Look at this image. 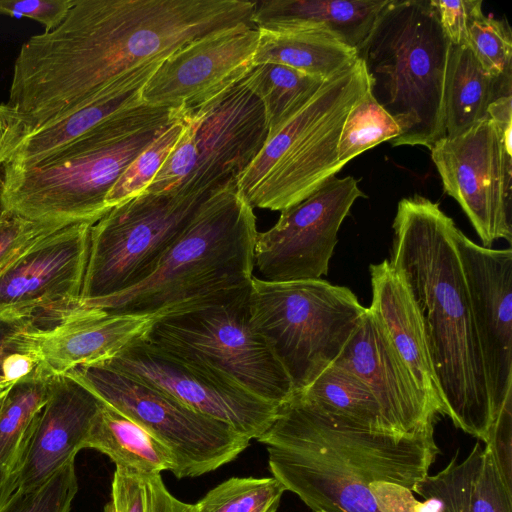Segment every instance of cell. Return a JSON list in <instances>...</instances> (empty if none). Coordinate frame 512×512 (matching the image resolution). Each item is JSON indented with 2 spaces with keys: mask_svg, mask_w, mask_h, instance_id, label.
<instances>
[{
  "mask_svg": "<svg viewBox=\"0 0 512 512\" xmlns=\"http://www.w3.org/2000/svg\"><path fill=\"white\" fill-rule=\"evenodd\" d=\"M255 1L76 0L17 54L0 131L10 144L64 117L121 75L190 42L251 25Z\"/></svg>",
  "mask_w": 512,
  "mask_h": 512,
  "instance_id": "obj_1",
  "label": "cell"
},
{
  "mask_svg": "<svg viewBox=\"0 0 512 512\" xmlns=\"http://www.w3.org/2000/svg\"><path fill=\"white\" fill-rule=\"evenodd\" d=\"M392 228L389 261L420 313L445 416L485 443L495 415L456 248L458 227L439 203L415 194L398 202Z\"/></svg>",
  "mask_w": 512,
  "mask_h": 512,
  "instance_id": "obj_2",
  "label": "cell"
},
{
  "mask_svg": "<svg viewBox=\"0 0 512 512\" xmlns=\"http://www.w3.org/2000/svg\"><path fill=\"white\" fill-rule=\"evenodd\" d=\"M181 113L140 103L28 167L0 166V211L62 224L95 223L132 161Z\"/></svg>",
  "mask_w": 512,
  "mask_h": 512,
  "instance_id": "obj_3",
  "label": "cell"
},
{
  "mask_svg": "<svg viewBox=\"0 0 512 512\" xmlns=\"http://www.w3.org/2000/svg\"><path fill=\"white\" fill-rule=\"evenodd\" d=\"M257 234L254 209L232 180L201 204L147 278L89 308L157 319L249 286Z\"/></svg>",
  "mask_w": 512,
  "mask_h": 512,
  "instance_id": "obj_4",
  "label": "cell"
},
{
  "mask_svg": "<svg viewBox=\"0 0 512 512\" xmlns=\"http://www.w3.org/2000/svg\"><path fill=\"white\" fill-rule=\"evenodd\" d=\"M451 43L429 1L389 0L356 48L374 99L397 121L393 146L445 137L444 90Z\"/></svg>",
  "mask_w": 512,
  "mask_h": 512,
  "instance_id": "obj_5",
  "label": "cell"
},
{
  "mask_svg": "<svg viewBox=\"0 0 512 512\" xmlns=\"http://www.w3.org/2000/svg\"><path fill=\"white\" fill-rule=\"evenodd\" d=\"M369 78L357 59L325 79L316 92L267 139L237 179L252 208L287 209L311 195L344 165L338 142L354 104L368 91Z\"/></svg>",
  "mask_w": 512,
  "mask_h": 512,
  "instance_id": "obj_6",
  "label": "cell"
},
{
  "mask_svg": "<svg viewBox=\"0 0 512 512\" xmlns=\"http://www.w3.org/2000/svg\"><path fill=\"white\" fill-rule=\"evenodd\" d=\"M249 307L253 327L287 372L295 393L335 362L366 310L349 288L322 278L271 282L255 276Z\"/></svg>",
  "mask_w": 512,
  "mask_h": 512,
  "instance_id": "obj_7",
  "label": "cell"
},
{
  "mask_svg": "<svg viewBox=\"0 0 512 512\" xmlns=\"http://www.w3.org/2000/svg\"><path fill=\"white\" fill-rule=\"evenodd\" d=\"M250 285L202 299L157 318L146 339L154 345L222 371L258 397L277 405L293 384L251 322Z\"/></svg>",
  "mask_w": 512,
  "mask_h": 512,
  "instance_id": "obj_8",
  "label": "cell"
},
{
  "mask_svg": "<svg viewBox=\"0 0 512 512\" xmlns=\"http://www.w3.org/2000/svg\"><path fill=\"white\" fill-rule=\"evenodd\" d=\"M214 190L145 192L96 221L90 231L80 308L92 307L147 278Z\"/></svg>",
  "mask_w": 512,
  "mask_h": 512,
  "instance_id": "obj_9",
  "label": "cell"
},
{
  "mask_svg": "<svg viewBox=\"0 0 512 512\" xmlns=\"http://www.w3.org/2000/svg\"><path fill=\"white\" fill-rule=\"evenodd\" d=\"M243 76L184 110V130L143 193L210 191L237 180L247 169L264 146L268 129L263 105Z\"/></svg>",
  "mask_w": 512,
  "mask_h": 512,
  "instance_id": "obj_10",
  "label": "cell"
},
{
  "mask_svg": "<svg viewBox=\"0 0 512 512\" xmlns=\"http://www.w3.org/2000/svg\"><path fill=\"white\" fill-rule=\"evenodd\" d=\"M165 445L177 478L197 477L236 459L250 443L231 425L201 414L173 396L104 364L68 373Z\"/></svg>",
  "mask_w": 512,
  "mask_h": 512,
  "instance_id": "obj_11",
  "label": "cell"
},
{
  "mask_svg": "<svg viewBox=\"0 0 512 512\" xmlns=\"http://www.w3.org/2000/svg\"><path fill=\"white\" fill-rule=\"evenodd\" d=\"M266 446L320 447L368 481L389 482L413 491L440 450L434 430L393 435L339 424L294 393L279 405L269 429L257 439Z\"/></svg>",
  "mask_w": 512,
  "mask_h": 512,
  "instance_id": "obj_12",
  "label": "cell"
},
{
  "mask_svg": "<svg viewBox=\"0 0 512 512\" xmlns=\"http://www.w3.org/2000/svg\"><path fill=\"white\" fill-rule=\"evenodd\" d=\"M101 364L231 425L250 440L261 437L277 416L279 405L258 397L222 371L168 352L145 337Z\"/></svg>",
  "mask_w": 512,
  "mask_h": 512,
  "instance_id": "obj_13",
  "label": "cell"
},
{
  "mask_svg": "<svg viewBox=\"0 0 512 512\" xmlns=\"http://www.w3.org/2000/svg\"><path fill=\"white\" fill-rule=\"evenodd\" d=\"M66 225L42 238L0 275V316L45 332L80 308L90 231Z\"/></svg>",
  "mask_w": 512,
  "mask_h": 512,
  "instance_id": "obj_14",
  "label": "cell"
},
{
  "mask_svg": "<svg viewBox=\"0 0 512 512\" xmlns=\"http://www.w3.org/2000/svg\"><path fill=\"white\" fill-rule=\"evenodd\" d=\"M366 197L352 176L333 175L301 202L281 211L270 229L258 232L254 267L263 280H316L327 275L339 228L354 202Z\"/></svg>",
  "mask_w": 512,
  "mask_h": 512,
  "instance_id": "obj_15",
  "label": "cell"
},
{
  "mask_svg": "<svg viewBox=\"0 0 512 512\" xmlns=\"http://www.w3.org/2000/svg\"><path fill=\"white\" fill-rule=\"evenodd\" d=\"M446 194L469 218L484 247L512 240V155L488 117L458 137L442 138L430 149Z\"/></svg>",
  "mask_w": 512,
  "mask_h": 512,
  "instance_id": "obj_16",
  "label": "cell"
},
{
  "mask_svg": "<svg viewBox=\"0 0 512 512\" xmlns=\"http://www.w3.org/2000/svg\"><path fill=\"white\" fill-rule=\"evenodd\" d=\"M455 241L496 418L512 396V250L478 245L459 228Z\"/></svg>",
  "mask_w": 512,
  "mask_h": 512,
  "instance_id": "obj_17",
  "label": "cell"
},
{
  "mask_svg": "<svg viewBox=\"0 0 512 512\" xmlns=\"http://www.w3.org/2000/svg\"><path fill=\"white\" fill-rule=\"evenodd\" d=\"M255 26L240 25L194 40L165 58L142 90L145 104L189 110L239 80L253 65Z\"/></svg>",
  "mask_w": 512,
  "mask_h": 512,
  "instance_id": "obj_18",
  "label": "cell"
},
{
  "mask_svg": "<svg viewBox=\"0 0 512 512\" xmlns=\"http://www.w3.org/2000/svg\"><path fill=\"white\" fill-rule=\"evenodd\" d=\"M333 364L362 379L399 435L434 430L439 414L369 308Z\"/></svg>",
  "mask_w": 512,
  "mask_h": 512,
  "instance_id": "obj_19",
  "label": "cell"
},
{
  "mask_svg": "<svg viewBox=\"0 0 512 512\" xmlns=\"http://www.w3.org/2000/svg\"><path fill=\"white\" fill-rule=\"evenodd\" d=\"M102 406L103 401L73 376L53 374L49 397L14 471L17 489L40 484L75 458Z\"/></svg>",
  "mask_w": 512,
  "mask_h": 512,
  "instance_id": "obj_20",
  "label": "cell"
},
{
  "mask_svg": "<svg viewBox=\"0 0 512 512\" xmlns=\"http://www.w3.org/2000/svg\"><path fill=\"white\" fill-rule=\"evenodd\" d=\"M267 452L273 477L313 512H381L371 482L328 451L297 445Z\"/></svg>",
  "mask_w": 512,
  "mask_h": 512,
  "instance_id": "obj_21",
  "label": "cell"
},
{
  "mask_svg": "<svg viewBox=\"0 0 512 512\" xmlns=\"http://www.w3.org/2000/svg\"><path fill=\"white\" fill-rule=\"evenodd\" d=\"M156 319L80 308L51 330L34 332L41 363L52 374H65L108 361L146 337Z\"/></svg>",
  "mask_w": 512,
  "mask_h": 512,
  "instance_id": "obj_22",
  "label": "cell"
},
{
  "mask_svg": "<svg viewBox=\"0 0 512 512\" xmlns=\"http://www.w3.org/2000/svg\"><path fill=\"white\" fill-rule=\"evenodd\" d=\"M164 59L147 61L128 71L72 112L25 137L5 155L0 166L37 164L111 116L142 103V90Z\"/></svg>",
  "mask_w": 512,
  "mask_h": 512,
  "instance_id": "obj_23",
  "label": "cell"
},
{
  "mask_svg": "<svg viewBox=\"0 0 512 512\" xmlns=\"http://www.w3.org/2000/svg\"><path fill=\"white\" fill-rule=\"evenodd\" d=\"M375 315L417 386L440 416H445L423 322L412 295L389 259L369 267Z\"/></svg>",
  "mask_w": 512,
  "mask_h": 512,
  "instance_id": "obj_24",
  "label": "cell"
},
{
  "mask_svg": "<svg viewBox=\"0 0 512 512\" xmlns=\"http://www.w3.org/2000/svg\"><path fill=\"white\" fill-rule=\"evenodd\" d=\"M389 0H260L252 22L261 30L316 29L357 48Z\"/></svg>",
  "mask_w": 512,
  "mask_h": 512,
  "instance_id": "obj_25",
  "label": "cell"
},
{
  "mask_svg": "<svg viewBox=\"0 0 512 512\" xmlns=\"http://www.w3.org/2000/svg\"><path fill=\"white\" fill-rule=\"evenodd\" d=\"M511 94V80L490 75L469 46L451 44L444 90L445 137L452 139L488 117L489 105Z\"/></svg>",
  "mask_w": 512,
  "mask_h": 512,
  "instance_id": "obj_26",
  "label": "cell"
},
{
  "mask_svg": "<svg viewBox=\"0 0 512 512\" xmlns=\"http://www.w3.org/2000/svg\"><path fill=\"white\" fill-rule=\"evenodd\" d=\"M259 30L253 65L274 63L327 79L357 59L356 48L323 30Z\"/></svg>",
  "mask_w": 512,
  "mask_h": 512,
  "instance_id": "obj_27",
  "label": "cell"
},
{
  "mask_svg": "<svg viewBox=\"0 0 512 512\" xmlns=\"http://www.w3.org/2000/svg\"><path fill=\"white\" fill-rule=\"evenodd\" d=\"M296 393L339 424L399 435L367 384L336 364L330 365L307 388Z\"/></svg>",
  "mask_w": 512,
  "mask_h": 512,
  "instance_id": "obj_28",
  "label": "cell"
},
{
  "mask_svg": "<svg viewBox=\"0 0 512 512\" xmlns=\"http://www.w3.org/2000/svg\"><path fill=\"white\" fill-rule=\"evenodd\" d=\"M84 448L106 454L116 467L141 473L173 472L175 460L169 449L136 422L103 402Z\"/></svg>",
  "mask_w": 512,
  "mask_h": 512,
  "instance_id": "obj_29",
  "label": "cell"
},
{
  "mask_svg": "<svg viewBox=\"0 0 512 512\" xmlns=\"http://www.w3.org/2000/svg\"><path fill=\"white\" fill-rule=\"evenodd\" d=\"M52 373L41 363L13 383L0 403V467L15 471L50 392Z\"/></svg>",
  "mask_w": 512,
  "mask_h": 512,
  "instance_id": "obj_30",
  "label": "cell"
},
{
  "mask_svg": "<svg viewBox=\"0 0 512 512\" xmlns=\"http://www.w3.org/2000/svg\"><path fill=\"white\" fill-rule=\"evenodd\" d=\"M243 79L263 105L268 135L291 117L325 80L274 63L252 65Z\"/></svg>",
  "mask_w": 512,
  "mask_h": 512,
  "instance_id": "obj_31",
  "label": "cell"
},
{
  "mask_svg": "<svg viewBox=\"0 0 512 512\" xmlns=\"http://www.w3.org/2000/svg\"><path fill=\"white\" fill-rule=\"evenodd\" d=\"M105 512H196L195 504L174 497L159 473H141L116 467L111 501Z\"/></svg>",
  "mask_w": 512,
  "mask_h": 512,
  "instance_id": "obj_32",
  "label": "cell"
},
{
  "mask_svg": "<svg viewBox=\"0 0 512 512\" xmlns=\"http://www.w3.org/2000/svg\"><path fill=\"white\" fill-rule=\"evenodd\" d=\"M402 131L397 121L374 99L370 90L349 111L339 138L338 162L350 160L378 144L394 140Z\"/></svg>",
  "mask_w": 512,
  "mask_h": 512,
  "instance_id": "obj_33",
  "label": "cell"
},
{
  "mask_svg": "<svg viewBox=\"0 0 512 512\" xmlns=\"http://www.w3.org/2000/svg\"><path fill=\"white\" fill-rule=\"evenodd\" d=\"M285 491L275 477H232L208 491L196 512H276Z\"/></svg>",
  "mask_w": 512,
  "mask_h": 512,
  "instance_id": "obj_34",
  "label": "cell"
},
{
  "mask_svg": "<svg viewBox=\"0 0 512 512\" xmlns=\"http://www.w3.org/2000/svg\"><path fill=\"white\" fill-rule=\"evenodd\" d=\"M185 124L186 115L181 110L180 115L132 161L106 197L110 209L146 190L176 145Z\"/></svg>",
  "mask_w": 512,
  "mask_h": 512,
  "instance_id": "obj_35",
  "label": "cell"
},
{
  "mask_svg": "<svg viewBox=\"0 0 512 512\" xmlns=\"http://www.w3.org/2000/svg\"><path fill=\"white\" fill-rule=\"evenodd\" d=\"M481 447L480 442H476L463 461H459L457 455H455L446 467L437 474H428L418 482L412 492L426 500H436L439 512H472L470 483Z\"/></svg>",
  "mask_w": 512,
  "mask_h": 512,
  "instance_id": "obj_36",
  "label": "cell"
},
{
  "mask_svg": "<svg viewBox=\"0 0 512 512\" xmlns=\"http://www.w3.org/2000/svg\"><path fill=\"white\" fill-rule=\"evenodd\" d=\"M75 458L29 489H16L0 512H69L78 491Z\"/></svg>",
  "mask_w": 512,
  "mask_h": 512,
  "instance_id": "obj_37",
  "label": "cell"
},
{
  "mask_svg": "<svg viewBox=\"0 0 512 512\" xmlns=\"http://www.w3.org/2000/svg\"><path fill=\"white\" fill-rule=\"evenodd\" d=\"M469 47L481 66L493 77L511 80L512 38L505 20L477 10L469 21Z\"/></svg>",
  "mask_w": 512,
  "mask_h": 512,
  "instance_id": "obj_38",
  "label": "cell"
},
{
  "mask_svg": "<svg viewBox=\"0 0 512 512\" xmlns=\"http://www.w3.org/2000/svg\"><path fill=\"white\" fill-rule=\"evenodd\" d=\"M34 332L22 320L0 316V385L15 383L41 364Z\"/></svg>",
  "mask_w": 512,
  "mask_h": 512,
  "instance_id": "obj_39",
  "label": "cell"
},
{
  "mask_svg": "<svg viewBox=\"0 0 512 512\" xmlns=\"http://www.w3.org/2000/svg\"><path fill=\"white\" fill-rule=\"evenodd\" d=\"M470 503L472 512H512V489L486 446L480 448L473 468Z\"/></svg>",
  "mask_w": 512,
  "mask_h": 512,
  "instance_id": "obj_40",
  "label": "cell"
},
{
  "mask_svg": "<svg viewBox=\"0 0 512 512\" xmlns=\"http://www.w3.org/2000/svg\"><path fill=\"white\" fill-rule=\"evenodd\" d=\"M3 213L0 222V275L42 238L69 225L33 221Z\"/></svg>",
  "mask_w": 512,
  "mask_h": 512,
  "instance_id": "obj_41",
  "label": "cell"
},
{
  "mask_svg": "<svg viewBox=\"0 0 512 512\" xmlns=\"http://www.w3.org/2000/svg\"><path fill=\"white\" fill-rule=\"evenodd\" d=\"M439 23L450 43L469 46V21L472 15L482 9L480 0H430Z\"/></svg>",
  "mask_w": 512,
  "mask_h": 512,
  "instance_id": "obj_42",
  "label": "cell"
},
{
  "mask_svg": "<svg viewBox=\"0 0 512 512\" xmlns=\"http://www.w3.org/2000/svg\"><path fill=\"white\" fill-rule=\"evenodd\" d=\"M485 446L490 450L506 485L512 489V396L497 414Z\"/></svg>",
  "mask_w": 512,
  "mask_h": 512,
  "instance_id": "obj_43",
  "label": "cell"
},
{
  "mask_svg": "<svg viewBox=\"0 0 512 512\" xmlns=\"http://www.w3.org/2000/svg\"><path fill=\"white\" fill-rule=\"evenodd\" d=\"M76 0H0V14L33 19L50 31L58 26Z\"/></svg>",
  "mask_w": 512,
  "mask_h": 512,
  "instance_id": "obj_44",
  "label": "cell"
},
{
  "mask_svg": "<svg viewBox=\"0 0 512 512\" xmlns=\"http://www.w3.org/2000/svg\"><path fill=\"white\" fill-rule=\"evenodd\" d=\"M369 486L381 512H439L436 500L421 502L411 490L398 484L378 481Z\"/></svg>",
  "mask_w": 512,
  "mask_h": 512,
  "instance_id": "obj_45",
  "label": "cell"
},
{
  "mask_svg": "<svg viewBox=\"0 0 512 512\" xmlns=\"http://www.w3.org/2000/svg\"><path fill=\"white\" fill-rule=\"evenodd\" d=\"M487 116L496 125L506 151L512 155V96L496 98L488 107Z\"/></svg>",
  "mask_w": 512,
  "mask_h": 512,
  "instance_id": "obj_46",
  "label": "cell"
},
{
  "mask_svg": "<svg viewBox=\"0 0 512 512\" xmlns=\"http://www.w3.org/2000/svg\"><path fill=\"white\" fill-rule=\"evenodd\" d=\"M16 489L17 481L15 472L6 467H0V510Z\"/></svg>",
  "mask_w": 512,
  "mask_h": 512,
  "instance_id": "obj_47",
  "label": "cell"
},
{
  "mask_svg": "<svg viewBox=\"0 0 512 512\" xmlns=\"http://www.w3.org/2000/svg\"><path fill=\"white\" fill-rule=\"evenodd\" d=\"M12 384L0 385V403Z\"/></svg>",
  "mask_w": 512,
  "mask_h": 512,
  "instance_id": "obj_48",
  "label": "cell"
},
{
  "mask_svg": "<svg viewBox=\"0 0 512 512\" xmlns=\"http://www.w3.org/2000/svg\"><path fill=\"white\" fill-rule=\"evenodd\" d=\"M3 217H4V213L0 211V222L2 221Z\"/></svg>",
  "mask_w": 512,
  "mask_h": 512,
  "instance_id": "obj_49",
  "label": "cell"
},
{
  "mask_svg": "<svg viewBox=\"0 0 512 512\" xmlns=\"http://www.w3.org/2000/svg\"><path fill=\"white\" fill-rule=\"evenodd\" d=\"M105 512V511H104Z\"/></svg>",
  "mask_w": 512,
  "mask_h": 512,
  "instance_id": "obj_50",
  "label": "cell"
}]
</instances>
